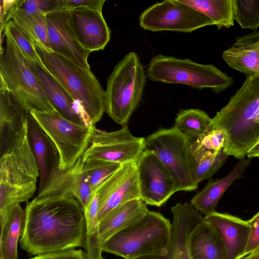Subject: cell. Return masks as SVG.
Here are the masks:
<instances>
[{"label":"cell","instance_id":"obj_17","mask_svg":"<svg viewBox=\"0 0 259 259\" xmlns=\"http://www.w3.org/2000/svg\"><path fill=\"white\" fill-rule=\"evenodd\" d=\"M94 194L81 157L74 164L65 170L59 169L58 165H57L37 196L73 197L84 209L91 201Z\"/></svg>","mask_w":259,"mask_h":259},{"label":"cell","instance_id":"obj_37","mask_svg":"<svg viewBox=\"0 0 259 259\" xmlns=\"http://www.w3.org/2000/svg\"><path fill=\"white\" fill-rule=\"evenodd\" d=\"M12 7L27 14L47 15L60 9L59 0H14Z\"/></svg>","mask_w":259,"mask_h":259},{"label":"cell","instance_id":"obj_29","mask_svg":"<svg viewBox=\"0 0 259 259\" xmlns=\"http://www.w3.org/2000/svg\"><path fill=\"white\" fill-rule=\"evenodd\" d=\"M208 18L218 29L234 25L233 0H179Z\"/></svg>","mask_w":259,"mask_h":259},{"label":"cell","instance_id":"obj_13","mask_svg":"<svg viewBox=\"0 0 259 259\" xmlns=\"http://www.w3.org/2000/svg\"><path fill=\"white\" fill-rule=\"evenodd\" d=\"M136 164L141 199L148 205L161 206L176 192L170 174L151 151L144 150Z\"/></svg>","mask_w":259,"mask_h":259},{"label":"cell","instance_id":"obj_31","mask_svg":"<svg viewBox=\"0 0 259 259\" xmlns=\"http://www.w3.org/2000/svg\"><path fill=\"white\" fill-rule=\"evenodd\" d=\"M189 152L192 177L197 184L211 178L223 166L229 156L224 149L215 154L196 150L191 145Z\"/></svg>","mask_w":259,"mask_h":259},{"label":"cell","instance_id":"obj_2","mask_svg":"<svg viewBox=\"0 0 259 259\" xmlns=\"http://www.w3.org/2000/svg\"><path fill=\"white\" fill-rule=\"evenodd\" d=\"M213 128L225 135L224 151L240 160L259 142V74L247 76L228 104L212 118Z\"/></svg>","mask_w":259,"mask_h":259},{"label":"cell","instance_id":"obj_34","mask_svg":"<svg viewBox=\"0 0 259 259\" xmlns=\"http://www.w3.org/2000/svg\"><path fill=\"white\" fill-rule=\"evenodd\" d=\"M233 17L243 28L259 27V0H233Z\"/></svg>","mask_w":259,"mask_h":259},{"label":"cell","instance_id":"obj_20","mask_svg":"<svg viewBox=\"0 0 259 259\" xmlns=\"http://www.w3.org/2000/svg\"><path fill=\"white\" fill-rule=\"evenodd\" d=\"M28 60V59H27ZM29 66L38 78L48 100L58 114L75 123L91 125L76 101L46 69L28 60Z\"/></svg>","mask_w":259,"mask_h":259},{"label":"cell","instance_id":"obj_27","mask_svg":"<svg viewBox=\"0 0 259 259\" xmlns=\"http://www.w3.org/2000/svg\"><path fill=\"white\" fill-rule=\"evenodd\" d=\"M190 253L191 259H227L222 238L205 220L195 229L192 235Z\"/></svg>","mask_w":259,"mask_h":259},{"label":"cell","instance_id":"obj_25","mask_svg":"<svg viewBox=\"0 0 259 259\" xmlns=\"http://www.w3.org/2000/svg\"><path fill=\"white\" fill-rule=\"evenodd\" d=\"M251 159H240L234 168L225 177L213 181L210 179L202 190L197 193L191 200V204L198 212L206 215L214 212L221 196L236 180L243 177Z\"/></svg>","mask_w":259,"mask_h":259},{"label":"cell","instance_id":"obj_4","mask_svg":"<svg viewBox=\"0 0 259 259\" xmlns=\"http://www.w3.org/2000/svg\"><path fill=\"white\" fill-rule=\"evenodd\" d=\"M171 228L169 220L158 212L148 210L106 241L103 251L124 259L165 256L170 250Z\"/></svg>","mask_w":259,"mask_h":259},{"label":"cell","instance_id":"obj_35","mask_svg":"<svg viewBox=\"0 0 259 259\" xmlns=\"http://www.w3.org/2000/svg\"><path fill=\"white\" fill-rule=\"evenodd\" d=\"M83 162L94 193L98 187L121 165L116 162L98 160H89Z\"/></svg>","mask_w":259,"mask_h":259},{"label":"cell","instance_id":"obj_15","mask_svg":"<svg viewBox=\"0 0 259 259\" xmlns=\"http://www.w3.org/2000/svg\"><path fill=\"white\" fill-rule=\"evenodd\" d=\"M48 39L52 52L91 70L88 58L91 52L78 42L72 29L70 11L60 9L46 15Z\"/></svg>","mask_w":259,"mask_h":259},{"label":"cell","instance_id":"obj_32","mask_svg":"<svg viewBox=\"0 0 259 259\" xmlns=\"http://www.w3.org/2000/svg\"><path fill=\"white\" fill-rule=\"evenodd\" d=\"M98 196L94 193L91 201L84 209L85 235L83 247L90 259H104L98 219Z\"/></svg>","mask_w":259,"mask_h":259},{"label":"cell","instance_id":"obj_11","mask_svg":"<svg viewBox=\"0 0 259 259\" xmlns=\"http://www.w3.org/2000/svg\"><path fill=\"white\" fill-rule=\"evenodd\" d=\"M139 24L144 29L191 32L213 25L206 17L179 0H166L154 4L142 12Z\"/></svg>","mask_w":259,"mask_h":259},{"label":"cell","instance_id":"obj_33","mask_svg":"<svg viewBox=\"0 0 259 259\" xmlns=\"http://www.w3.org/2000/svg\"><path fill=\"white\" fill-rule=\"evenodd\" d=\"M3 31L4 34L9 35L14 40L28 60L45 67L35 50L31 37L20 25L10 20L5 24Z\"/></svg>","mask_w":259,"mask_h":259},{"label":"cell","instance_id":"obj_14","mask_svg":"<svg viewBox=\"0 0 259 259\" xmlns=\"http://www.w3.org/2000/svg\"><path fill=\"white\" fill-rule=\"evenodd\" d=\"M94 193L98 196L99 222L116 206L141 198L136 162L121 164Z\"/></svg>","mask_w":259,"mask_h":259},{"label":"cell","instance_id":"obj_21","mask_svg":"<svg viewBox=\"0 0 259 259\" xmlns=\"http://www.w3.org/2000/svg\"><path fill=\"white\" fill-rule=\"evenodd\" d=\"M222 238L227 259H239L243 255L249 237L250 228L247 221L228 213L215 211L204 217Z\"/></svg>","mask_w":259,"mask_h":259},{"label":"cell","instance_id":"obj_40","mask_svg":"<svg viewBox=\"0 0 259 259\" xmlns=\"http://www.w3.org/2000/svg\"><path fill=\"white\" fill-rule=\"evenodd\" d=\"M105 0H59L60 9L72 10L76 9H102Z\"/></svg>","mask_w":259,"mask_h":259},{"label":"cell","instance_id":"obj_30","mask_svg":"<svg viewBox=\"0 0 259 259\" xmlns=\"http://www.w3.org/2000/svg\"><path fill=\"white\" fill-rule=\"evenodd\" d=\"M212 118L199 109H180L173 126L190 142L211 130Z\"/></svg>","mask_w":259,"mask_h":259},{"label":"cell","instance_id":"obj_9","mask_svg":"<svg viewBox=\"0 0 259 259\" xmlns=\"http://www.w3.org/2000/svg\"><path fill=\"white\" fill-rule=\"evenodd\" d=\"M190 141L174 126L158 130L145 138L144 150L153 152L173 178L176 192L192 191L194 180L190 161Z\"/></svg>","mask_w":259,"mask_h":259},{"label":"cell","instance_id":"obj_23","mask_svg":"<svg viewBox=\"0 0 259 259\" xmlns=\"http://www.w3.org/2000/svg\"><path fill=\"white\" fill-rule=\"evenodd\" d=\"M224 61L231 68L247 76L259 74V32L237 37L232 46L222 54Z\"/></svg>","mask_w":259,"mask_h":259},{"label":"cell","instance_id":"obj_26","mask_svg":"<svg viewBox=\"0 0 259 259\" xmlns=\"http://www.w3.org/2000/svg\"><path fill=\"white\" fill-rule=\"evenodd\" d=\"M0 259H17V244L25 225V210L20 204L0 214Z\"/></svg>","mask_w":259,"mask_h":259},{"label":"cell","instance_id":"obj_42","mask_svg":"<svg viewBox=\"0 0 259 259\" xmlns=\"http://www.w3.org/2000/svg\"><path fill=\"white\" fill-rule=\"evenodd\" d=\"M239 259H259V249Z\"/></svg>","mask_w":259,"mask_h":259},{"label":"cell","instance_id":"obj_1","mask_svg":"<svg viewBox=\"0 0 259 259\" xmlns=\"http://www.w3.org/2000/svg\"><path fill=\"white\" fill-rule=\"evenodd\" d=\"M25 225L19 240L30 255H39L84 246V209L74 197H36L27 202Z\"/></svg>","mask_w":259,"mask_h":259},{"label":"cell","instance_id":"obj_41","mask_svg":"<svg viewBox=\"0 0 259 259\" xmlns=\"http://www.w3.org/2000/svg\"><path fill=\"white\" fill-rule=\"evenodd\" d=\"M248 158L259 157V142L253 146L247 153Z\"/></svg>","mask_w":259,"mask_h":259},{"label":"cell","instance_id":"obj_36","mask_svg":"<svg viewBox=\"0 0 259 259\" xmlns=\"http://www.w3.org/2000/svg\"><path fill=\"white\" fill-rule=\"evenodd\" d=\"M225 141L226 137L223 131L213 128L190 142V145L196 150L218 154L224 149Z\"/></svg>","mask_w":259,"mask_h":259},{"label":"cell","instance_id":"obj_22","mask_svg":"<svg viewBox=\"0 0 259 259\" xmlns=\"http://www.w3.org/2000/svg\"><path fill=\"white\" fill-rule=\"evenodd\" d=\"M27 137L39 171V192L59 164V154L52 140L30 113L27 117Z\"/></svg>","mask_w":259,"mask_h":259},{"label":"cell","instance_id":"obj_24","mask_svg":"<svg viewBox=\"0 0 259 259\" xmlns=\"http://www.w3.org/2000/svg\"><path fill=\"white\" fill-rule=\"evenodd\" d=\"M147 203L136 199L114 208L99 222L100 236L103 245L111 237L132 225L148 211Z\"/></svg>","mask_w":259,"mask_h":259},{"label":"cell","instance_id":"obj_38","mask_svg":"<svg viewBox=\"0 0 259 259\" xmlns=\"http://www.w3.org/2000/svg\"><path fill=\"white\" fill-rule=\"evenodd\" d=\"M29 259H90L81 249H69L35 255Z\"/></svg>","mask_w":259,"mask_h":259},{"label":"cell","instance_id":"obj_39","mask_svg":"<svg viewBox=\"0 0 259 259\" xmlns=\"http://www.w3.org/2000/svg\"><path fill=\"white\" fill-rule=\"evenodd\" d=\"M247 222L250 228V234L241 257L259 249V211Z\"/></svg>","mask_w":259,"mask_h":259},{"label":"cell","instance_id":"obj_6","mask_svg":"<svg viewBox=\"0 0 259 259\" xmlns=\"http://www.w3.org/2000/svg\"><path fill=\"white\" fill-rule=\"evenodd\" d=\"M39 176L27 135L17 147L0 159V214L28 202L36 189Z\"/></svg>","mask_w":259,"mask_h":259},{"label":"cell","instance_id":"obj_19","mask_svg":"<svg viewBox=\"0 0 259 259\" xmlns=\"http://www.w3.org/2000/svg\"><path fill=\"white\" fill-rule=\"evenodd\" d=\"M102 10H69L70 24L76 38L84 48L91 52L103 50L110 40L111 30Z\"/></svg>","mask_w":259,"mask_h":259},{"label":"cell","instance_id":"obj_5","mask_svg":"<svg viewBox=\"0 0 259 259\" xmlns=\"http://www.w3.org/2000/svg\"><path fill=\"white\" fill-rule=\"evenodd\" d=\"M146 81L143 66L137 54L131 52L115 66L107 79L105 112L123 126L139 105Z\"/></svg>","mask_w":259,"mask_h":259},{"label":"cell","instance_id":"obj_12","mask_svg":"<svg viewBox=\"0 0 259 259\" xmlns=\"http://www.w3.org/2000/svg\"><path fill=\"white\" fill-rule=\"evenodd\" d=\"M144 146L145 138L133 136L127 124L113 132L97 129L82 159L83 162L98 160L120 164L137 162Z\"/></svg>","mask_w":259,"mask_h":259},{"label":"cell","instance_id":"obj_10","mask_svg":"<svg viewBox=\"0 0 259 259\" xmlns=\"http://www.w3.org/2000/svg\"><path fill=\"white\" fill-rule=\"evenodd\" d=\"M55 145L59 154L58 168L65 170L82 156L97 130L95 125L75 123L49 112L29 113Z\"/></svg>","mask_w":259,"mask_h":259},{"label":"cell","instance_id":"obj_16","mask_svg":"<svg viewBox=\"0 0 259 259\" xmlns=\"http://www.w3.org/2000/svg\"><path fill=\"white\" fill-rule=\"evenodd\" d=\"M29 114L11 93L6 81L1 76V156L15 149L27 135V117Z\"/></svg>","mask_w":259,"mask_h":259},{"label":"cell","instance_id":"obj_3","mask_svg":"<svg viewBox=\"0 0 259 259\" xmlns=\"http://www.w3.org/2000/svg\"><path fill=\"white\" fill-rule=\"evenodd\" d=\"M33 42L46 69L78 104L89 123L95 125L105 112V91L94 74Z\"/></svg>","mask_w":259,"mask_h":259},{"label":"cell","instance_id":"obj_28","mask_svg":"<svg viewBox=\"0 0 259 259\" xmlns=\"http://www.w3.org/2000/svg\"><path fill=\"white\" fill-rule=\"evenodd\" d=\"M13 1H10L3 24L12 20L20 25L37 42L51 51L48 39L46 15L39 13L29 14L12 7Z\"/></svg>","mask_w":259,"mask_h":259},{"label":"cell","instance_id":"obj_8","mask_svg":"<svg viewBox=\"0 0 259 259\" xmlns=\"http://www.w3.org/2000/svg\"><path fill=\"white\" fill-rule=\"evenodd\" d=\"M147 76L153 81L181 83L201 90L210 88L218 94L234 83V79L211 64H201L189 59L158 54L151 60Z\"/></svg>","mask_w":259,"mask_h":259},{"label":"cell","instance_id":"obj_18","mask_svg":"<svg viewBox=\"0 0 259 259\" xmlns=\"http://www.w3.org/2000/svg\"><path fill=\"white\" fill-rule=\"evenodd\" d=\"M171 210L173 221L168 253L164 256H147L138 259H191L190 245L192 235L205 219L191 203H178Z\"/></svg>","mask_w":259,"mask_h":259},{"label":"cell","instance_id":"obj_7","mask_svg":"<svg viewBox=\"0 0 259 259\" xmlns=\"http://www.w3.org/2000/svg\"><path fill=\"white\" fill-rule=\"evenodd\" d=\"M6 45L1 53L0 75L23 109L58 114L48 100L41 84L29 66L27 59L14 40L5 34Z\"/></svg>","mask_w":259,"mask_h":259}]
</instances>
